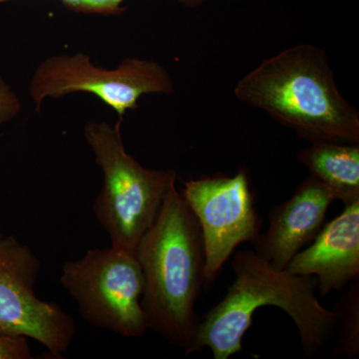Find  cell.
Masks as SVG:
<instances>
[{
    "label": "cell",
    "instance_id": "cell-1",
    "mask_svg": "<svg viewBox=\"0 0 359 359\" xmlns=\"http://www.w3.org/2000/svg\"><path fill=\"white\" fill-rule=\"evenodd\" d=\"M144 278L141 306L148 330L190 355L200 323L205 250L199 222L176 183L135 252Z\"/></svg>",
    "mask_w": 359,
    "mask_h": 359
},
{
    "label": "cell",
    "instance_id": "cell-8",
    "mask_svg": "<svg viewBox=\"0 0 359 359\" xmlns=\"http://www.w3.org/2000/svg\"><path fill=\"white\" fill-rule=\"evenodd\" d=\"M182 196L199 222L205 250V290H211L238 245H254L263 221L257 214L245 169L235 176L216 175L189 180Z\"/></svg>",
    "mask_w": 359,
    "mask_h": 359
},
{
    "label": "cell",
    "instance_id": "cell-14",
    "mask_svg": "<svg viewBox=\"0 0 359 359\" xmlns=\"http://www.w3.org/2000/svg\"><path fill=\"white\" fill-rule=\"evenodd\" d=\"M22 104L20 97L0 76V125L11 121L20 114Z\"/></svg>",
    "mask_w": 359,
    "mask_h": 359
},
{
    "label": "cell",
    "instance_id": "cell-13",
    "mask_svg": "<svg viewBox=\"0 0 359 359\" xmlns=\"http://www.w3.org/2000/svg\"><path fill=\"white\" fill-rule=\"evenodd\" d=\"M13 0H0V4ZM65 4L66 8L78 13L99 14L104 16L120 15L126 11L123 6L126 0H59ZM180 4L187 7H198L204 4L208 0H178Z\"/></svg>",
    "mask_w": 359,
    "mask_h": 359
},
{
    "label": "cell",
    "instance_id": "cell-10",
    "mask_svg": "<svg viewBox=\"0 0 359 359\" xmlns=\"http://www.w3.org/2000/svg\"><path fill=\"white\" fill-rule=\"evenodd\" d=\"M285 271L295 276H316L321 297L359 280V201L344 205V212L292 257Z\"/></svg>",
    "mask_w": 359,
    "mask_h": 359
},
{
    "label": "cell",
    "instance_id": "cell-7",
    "mask_svg": "<svg viewBox=\"0 0 359 359\" xmlns=\"http://www.w3.org/2000/svg\"><path fill=\"white\" fill-rule=\"evenodd\" d=\"M41 263L27 245L0 235V334L39 341L55 358L69 349L76 323L56 302L35 292Z\"/></svg>",
    "mask_w": 359,
    "mask_h": 359
},
{
    "label": "cell",
    "instance_id": "cell-12",
    "mask_svg": "<svg viewBox=\"0 0 359 359\" xmlns=\"http://www.w3.org/2000/svg\"><path fill=\"white\" fill-rule=\"evenodd\" d=\"M332 311L339 337L332 355L354 358L359 353V280L349 283Z\"/></svg>",
    "mask_w": 359,
    "mask_h": 359
},
{
    "label": "cell",
    "instance_id": "cell-15",
    "mask_svg": "<svg viewBox=\"0 0 359 359\" xmlns=\"http://www.w3.org/2000/svg\"><path fill=\"white\" fill-rule=\"evenodd\" d=\"M33 355L25 337L0 334V359H32Z\"/></svg>",
    "mask_w": 359,
    "mask_h": 359
},
{
    "label": "cell",
    "instance_id": "cell-9",
    "mask_svg": "<svg viewBox=\"0 0 359 359\" xmlns=\"http://www.w3.org/2000/svg\"><path fill=\"white\" fill-rule=\"evenodd\" d=\"M334 202L330 191L309 175L289 200L269 211V229L252 245L255 252L273 268L287 269L292 257L318 237Z\"/></svg>",
    "mask_w": 359,
    "mask_h": 359
},
{
    "label": "cell",
    "instance_id": "cell-4",
    "mask_svg": "<svg viewBox=\"0 0 359 359\" xmlns=\"http://www.w3.org/2000/svg\"><path fill=\"white\" fill-rule=\"evenodd\" d=\"M122 123L88 122L84 138L103 173L94 215L109 236L111 247L135 255L157 219L170 187L176 183L177 174L174 170L147 169L128 154Z\"/></svg>",
    "mask_w": 359,
    "mask_h": 359
},
{
    "label": "cell",
    "instance_id": "cell-2",
    "mask_svg": "<svg viewBox=\"0 0 359 359\" xmlns=\"http://www.w3.org/2000/svg\"><path fill=\"white\" fill-rule=\"evenodd\" d=\"M233 255L235 280L224 299L200 320L190 354L209 348L215 359H229L243 353L242 341L255 311L269 306L294 320L306 358L320 354L335 334V318L316 297V278L276 269L255 250Z\"/></svg>",
    "mask_w": 359,
    "mask_h": 359
},
{
    "label": "cell",
    "instance_id": "cell-6",
    "mask_svg": "<svg viewBox=\"0 0 359 359\" xmlns=\"http://www.w3.org/2000/svg\"><path fill=\"white\" fill-rule=\"evenodd\" d=\"M174 82L165 66L153 60L127 58L116 69H105L91 62L88 55L51 56L33 73L30 96L35 109L47 98L60 99L78 92L93 94L124 120L128 110H136L146 94L174 93Z\"/></svg>",
    "mask_w": 359,
    "mask_h": 359
},
{
    "label": "cell",
    "instance_id": "cell-3",
    "mask_svg": "<svg viewBox=\"0 0 359 359\" xmlns=\"http://www.w3.org/2000/svg\"><path fill=\"white\" fill-rule=\"evenodd\" d=\"M233 94L309 143L359 144V112L340 93L327 52L316 45H294L264 59Z\"/></svg>",
    "mask_w": 359,
    "mask_h": 359
},
{
    "label": "cell",
    "instance_id": "cell-5",
    "mask_svg": "<svg viewBox=\"0 0 359 359\" xmlns=\"http://www.w3.org/2000/svg\"><path fill=\"white\" fill-rule=\"evenodd\" d=\"M60 282L89 325L125 339L147 334L143 273L135 255L112 247L88 250L81 259L65 262Z\"/></svg>",
    "mask_w": 359,
    "mask_h": 359
},
{
    "label": "cell",
    "instance_id": "cell-11",
    "mask_svg": "<svg viewBox=\"0 0 359 359\" xmlns=\"http://www.w3.org/2000/svg\"><path fill=\"white\" fill-rule=\"evenodd\" d=\"M297 157L334 201L344 205L359 201V144L313 142Z\"/></svg>",
    "mask_w": 359,
    "mask_h": 359
}]
</instances>
